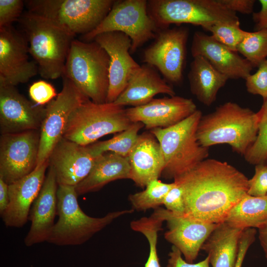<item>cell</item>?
<instances>
[{"label":"cell","instance_id":"19","mask_svg":"<svg viewBox=\"0 0 267 267\" xmlns=\"http://www.w3.org/2000/svg\"><path fill=\"white\" fill-rule=\"evenodd\" d=\"M97 157L92 154L88 145L62 138L48 160L49 166L55 171L58 184L75 186L88 176Z\"/></svg>","mask_w":267,"mask_h":267},{"label":"cell","instance_id":"36","mask_svg":"<svg viewBox=\"0 0 267 267\" xmlns=\"http://www.w3.org/2000/svg\"><path fill=\"white\" fill-rule=\"evenodd\" d=\"M24 5L21 0H0V27L11 26L19 20Z\"/></svg>","mask_w":267,"mask_h":267},{"label":"cell","instance_id":"20","mask_svg":"<svg viewBox=\"0 0 267 267\" xmlns=\"http://www.w3.org/2000/svg\"><path fill=\"white\" fill-rule=\"evenodd\" d=\"M49 167L42 187L30 210L28 220L31 225L24 239L26 246L47 242L55 223L58 184L53 168Z\"/></svg>","mask_w":267,"mask_h":267},{"label":"cell","instance_id":"32","mask_svg":"<svg viewBox=\"0 0 267 267\" xmlns=\"http://www.w3.org/2000/svg\"><path fill=\"white\" fill-rule=\"evenodd\" d=\"M237 52L254 67H258L267 58V29L247 32L245 38L237 48Z\"/></svg>","mask_w":267,"mask_h":267},{"label":"cell","instance_id":"37","mask_svg":"<svg viewBox=\"0 0 267 267\" xmlns=\"http://www.w3.org/2000/svg\"><path fill=\"white\" fill-rule=\"evenodd\" d=\"M29 94L33 101L39 106L50 102L57 95L54 87L43 80L33 83L29 87Z\"/></svg>","mask_w":267,"mask_h":267},{"label":"cell","instance_id":"27","mask_svg":"<svg viewBox=\"0 0 267 267\" xmlns=\"http://www.w3.org/2000/svg\"><path fill=\"white\" fill-rule=\"evenodd\" d=\"M193 58L188 74L191 92L200 102L210 106L216 101L219 90L228 78L204 57L196 56Z\"/></svg>","mask_w":267,"mask_h":267},{"label":"cell","instance_id":"42","mask_svg":"<svg viewBox=\"0 0 267 267\" xmlns=\"http://www.w3.org/2000/svg\"><path fill=\"white\" fill-rule=\"evenodd\" d=\"M219 1L228 10L243 14L253 13L255 2L254 0H219Z\"/></svg>","mask_w":267,"mask_h":267},{"label":"cell","instance_id":"11","mask_svg":"<svg viewBox=\"0 0 267 267\" xmlns=\"http://www.w3.org/2000/svg\"><path fill=\"white\" fill-rule=\"evenodd\" d=\"M63 87L45 107L40 128V139L36 168L47 161L57 144L63 137L72 113L89 99L67 78L62 76Z\"/></svg>","mask_w":267,"mask_h":267},{"label":"cell","instance_id":"7","mask_svg":"<svg viewBox=\"0 0 267 267\" xmlns=\"http://www.w3.org/2000/svg\"><path fill=\"white\" fill-rule=\"evenodd\" d=\"M113 0H28L27 11L46 18L75 36L87 34L102 22Z\"/></svg>","mask_w":267,"mask_h":267},{"label":"cell","instance_id":"16","mask_svg":"<svg viewBox=\"0 0 267 267\" xmlns=\"http://www.w3.org/2000/svg\"><path fill=\"white\" fill-rule=\"evenodd\" d=\"M45 110L30 102L15 86L0 80L1 134L40 130Z\"/></svg>","mask_w":267,"mask_h":267},{"label":"cell","instance_id":"30","mask_svg":"<svg viewBox=\"0 0 267 267\" xmlns=\"http://www.w3.org/2000/svg\"><path fill=\"white\" fill-rule=\"evenodd\" d=\"M174 185V182L168 183L158 179L152 180L143 190L129 195L132 209L137 211H144L159 208L163 205L165 196Z\"/></svg>","mask_w":267,"mask_h":267},{"label":"cell","instance_id":"4","mask_svg":"<svg viewBox=\"0 0 267 267\" xmlns=\"http://www.w3.org/2000/svg\"><path fill=\"white\" fill-rule=\"evenodd\" d=\"M202 112L197 109L181 122L167 128L150 130L158 141L164 160V178L175 179L206 159L209 148L201 146L197 137Z\"/></svg>","mask_w":267,"mask_h":267},{"label":"cell","instance_id":"45","mask_svg":"<svg viewBox=\"0 0 267 267\" xmlns=\"http://www.w3.org/2000/svg\"><path fill=\"white\" fill-rule=\"evenodd\" d=\"M259 239L267 260V223L258 228Z\"/></svg>","mask_w":267,"mask_h":267},{"label":"cell","instance_id":"23","mask_svg":"<svg viewBox=\"0 0 267 267\" xmlns=\"http://www.w3.org/2000/svg\"><path fill=\"white\" fill-rule=\"evenodd\" d=\"M128 158L131 168L130 179L137 186L145 187L162 176L163 156L158 141L150 132L139 134Z\"/></svg>","mask_w":267,"mask_h":267},{"label":"cell","instance_id":"26","mask_svg":"<svg viewBox=\"0 0 267 267\" xmlns=\"http://www.w3.org/2000/svg\"><path fill=\"white\" fill-rule=\"evenodd\" d=\"M130 165L128 157L107 152L98 156L89 174L75 186L78 196L101 189L108 183L130 179Z\"/></svg>","mask_w":267,"mask_h":267},{"label":"cell","instance_id":"31","mask_svg":"<svg viewBox=\"0 0 267 267\" xmlns=\"http://www.w3.org/2000/svg\"><path fill=\"white\" fill-rule=\"evenodd\" d=\"M258 119V132L254 142L243 156L250 164L258 165L267 163V99L257 113Z\"/></svg>","mask_w":267,"mask_h":267},{"label":"cell","instance_id":"22","mask_svg":"<svg viewBox=\"0 0 267 267\" xmlns=\"http://www.w3.org/2000/svg\"><path fill=\"white\" fill-rule=\"evenodd\" d=\"M49 160L30 174L8 184L9 203L0 216L7 227H21L28 221L31 207L43 185Z\"/></svg>","mask_w":267,"mask_h":267},{"label":"cell","instance_id":"41","mask_svg":"<svg viewBox=\"0 0 267 267\" xmlns=\"http://www.w3.org/2000/svg\"><path fill=\"white\" fill-rule=\"evenodd\" d=\"M180 251L174 246L169 253L168 264L171 267H209V260L207 256L204 260L197 263H189L183 260Z\"/></svg>","mask_w":267,"mask_h":267},{"label":"cell","instance_id":"1","mask_svg":"<svg viewBox=\"0 0 267 267\" xmlns=\"http://www.w3.org/2000/svg\"><path fill=\"white\" fill-rule=\"evenodd\" d=\"M248 180L227 162L207 158L174 182L182 190L184 214L204 222L219 223L248 194Z\"/></svg>","mask_w":267,"mask_h":267},{"label":"cell","instance_id":"14","mask_svg":"<svg viewBox=\"0 0 267 267\" xmlns=\"http://www.w3.org/2000/svg\"><path fill=\"white\" fill-rule=\"evenodd\" d=\"M29 53L23 33L12 25L0 27V80L16 86L38 74V65L29 60Z\"/></svg>","mask_w":267,"mask_h":267},{"label":"cell","instance_id":"18","mask_svg":"<svg viewBox=\"0 0 267 267\" xmlns=\"http://www.w3.org/2000/svg\"><path fill=\"white\" fill-rule=\"evenodd\" d=\"M197 110L191 99L174 95L153 98L145 104L126 109V113L132 123L140 122L151 130L175 125Z\"/></svg>","mask_w":267,"mask_h":267},{"label":"cell","instance_id":"13","mask_svg":"<svg viewBox=\"0 0 267 267\" xmlns=\"http://www.w3.org/2000/svg\"><path fill=\"white\" fill-rule=\"evenodd\" d=\"M40 129L1 134L0 138V178L10 184L36 168Z\"/></svg>","mask_w":267,"mask_h":267},{"label":"cell","instance_id":"17","mask_svg":"<svg viewBox=\"0 0 267 267\" xmlns=\"http://www.w3.org/2000/svg\"><path fill=\"white\" fill-rule=\"evenodd\" d=\"M155 210L167 222L165 239L178 248L189 263L197 258L205 240L218 223L204 222L185 214H178L166 209Z\"/></svg>","mask_w":267,"mask_h":267},{"label":"cell","instance_id":"29","mask_svg":"<svg viewBox=\"0 0 267 267\" xmlns=\"http://www.w3.org/2000/svg\"><path fill=\"white\" fill-rule=\"evenodd\" d=\"M144 127L140 122L133 123L126 130L118 133L113 137L89 145V147L95 156L111 152L128 157L138 140V132Z\"/></svg>","mask_w":267,"mask_h":267},{"label":"cell","instance_id":"33","mask_svg":"<svg viewBox=\"0 0 267 267\" xmlns=\"http://www.w3.org/2000/svg\"><path fill=\"white\" fill-rule=\"evenodd\" d=\"M204 30L211 32L217 41L236 52L247 33L240 27L239 21L217 23Z\"/></svg>","mask_w":267,"mask_h":267},{"label":"cell","instance_id":"43","mask_svg":"<svg viewBox=\"0 0 267 267\" xmlns=\"http://www.w3.org/2000/svg\"><path fill=\"white\" fill-rule=\"evenodd\" d=\"M261 8L258 12L253 13V19L257 31L267 29V0H259Z\"/></svg>","mask_w":267,"mask_h":267},{"label":"cell","instance_id":"34","mask_svg":"<svg viewBox=\"0 0 267 267\" xmlns=\"http://www.w3.org/2000/svg\"><path fill=\"white\" fill-rule=\"evenodd\" d=\"M162 225L158 222L150 221L142 223L138 231L147 239L149 246L148 259L144 267H163L161 266L157 252L158 234L162 229ZM166 267H171L169 265Z\"/></svg>","mask_w":267,"mask_h":267},{"label":"cell","instance_id":"2","mask_svg":"<svg viewBox=\"0 0 267 267\" xmlns=\"http://www.w3.org/2000/svg\"><path fill=\"white\" fill-rule=\"evenodd\" d=\"M258 123L257 113L236 103L226 102L202 115L197 137L203 147L227 144L234 152L244 156L257 138Z\"/></svg>","mask_w":267,"mask_h":267},{"label":"cell","instance_id":"8","mask_svg":"<svg viewBox=\"0 0 267 267\" xmlns=\"http://www.w3.org/2000/svg\"><path fill=\"white\" fill-rule=\"evenodd\" d=\"M132 123L124 106L89 99L72 113L63 138L88 146L104 135L126 130Z\"/></svg>","mask_w":267,"mask_h":267},{"label":"cell","instance_id":"38","mask_svg":"<svg viewBox=\"0 0 267 267\" xmlns=\"http://www.w3.org/2000/svg\"><path fill=\"white\" fill-rule=\"evenodd\" d=\"M248 194L253 196L267 195V165H255V174L248 180Z\"/></svg>","mask_w":267,"mask_h":267},{"label":"cell","instance_id":"9","mask_svg":"<svg viewBox=\"0 0 267 267\" xmlns=\"http://www.w3.org/2000/svg\"><path fill=\"white\" fill-rule=\"evenodd\" d=\"M147 12L159 29L190 24L205 30L217 23L239 21L219 0H149Z\"/></svg>","mask_w":267,"mask_h":267},{"label":"cell","instance_id":"10","mask_svg":"<svg viewBox=\"0 0 267 267\" xmlns=\"http://www.w3.org/2000/svg\"><path fill=\"white\" fill-rule=\"evenodd\" d=\"M159 29L147 12L146 0H114L106 17L91 32L83 35L84 41L90 42L102 33L120 32L132 40L131 54L148 41L154 39Z\"/></svg>","mask_w":267,"mask_h":267},{"label":"cell","instance_id":"24","mask_svg":"<svg viewBox=\"0 0 267 267\" xmlns=\"http://www.w3.org/2000/svg\"><path fill=\"white\" fill-rule=\"evenodd\" d=\"M176 94L173 88L161 77L153 66L144 63L132 75L124 91L114 102L124 106L136 107L151 101L158 94Z\"/></svg>","mask_w":267,"mask_h":267},{"label":"cell","instance_id":"5","mask_svg":"<svg viewBox=\"0 0 267 267\" xmlns=\"http://www.w3.org/2000/svg\"><path fill=\"white\" fill-rule=\"evenodd\" d=\"M109 67L108 55L97 43L74 40L62 76L91 101L104 103L108 91Z\"/></svg>","mask_w":267,"mask_h":267},{"label":"cell","instance_id":"40","mask_svg":"<svg viewBox=\"0 0 267 267\" xmlns=\"http://www.w3.org/2000/svg\"><path fill=\"white\" fill-rule=\"evenodd\" d=\"M257 230L254 228H245L241 234L236 262L234 267H242L246 254L250 246L255 240Z\"/></svg>","mask_w":267,"mask_h":267},{"label":"cell","instance_id":"39","mask_svg":"<svg viewBox=\"0 0 267 267\" xmlns=\"http://www.w3.org/2000/svg\"><path fill=\"white\" fill-rule=\"evenodd\" d=\"M174 186L168 192L163 201L165 209L178 214H185V205L181 187L175 182Z\"/></svg>","mask_w":267,"mask_h":267},{"label":"cell","instance_id":"44","mask_svg":"<svg viewBox=\"0 0 267 267\" xmlns=\"http://www.w3.org/2000/svg\"><path fill=\"white\" fill-rule=\"evenodd\" d=\"M9 203L8 184L0 178V214L4 212Z\"/></svg>","mask_w":267,"mask_h":267},{"label":"cell","instance_id":"15","mask_svg":"<svg viewBox=\"0 0 267 267\" xmlns=\"http://www.w3.org/2000/svg\"><path fill=\"white\" fill-rule=\"evenodd\" d=\"M93 41L107 53L109 58V87L106 102H115L140 67L132 57V40L120 32H108L96 36Z\"/></svg>","mask_w":267,"mask_h":267},{"label":"cell","instance_id":"21","mask_svg":"<svg viewBox=\"0 0 267 267\" xmlns=\"http://www.w3.org/2000/svg\"><path fill=\"white\" fill-rule=\"evenodd\" d=\"M191 52L193 57L206 58L219 72L228 79H245L254 68L253 65L238 52L233 51L217 41L211 35L201 32L193 35Z\"/></svg>","mask_w":267,"mask_h":267},{"label":"cell","instance_id":"28","mask_svg":"<svg viewBox=\"0 0 267 267\" xmlns=\"http://www.w3.org/2000/svg\"><path fill=\"white\" fill-rule=\"evenodd\" d=\"M224 221L243 229H258L267 223V195L247 194L230 210Z\"/></svg>","mask_w":267,"mask_h":267},{"label":"cell","instance_id":"25","mask_svg":"<svg viewBox=\"0 0 267 267\" xmlns=\"http://www.w3.org/2000/svg\"><path fill=\"white\" fill-rule=\"evenodd\" d=\"M244 229L225 221L218 223L201 249L208 254L212 267H235Z\"/></svg>","mask_w":267,"mask_h":267},{"label":"cell","instance_id":"3","mask_svg":"<svg viewBox=\"0 0 267 267\" xmlns=\"http://www.w3.org/2000/svg\"><path fill=\"white\" fill-rule=\"evenodd\" d=\"M29 53L46 79L62 77L74 35L51 21L28 11L19 19Z\"/></svg>","mask_w":267,"mask_h":267},{"label":"cell","instance_id":"35","mask_svg":"<svg viewBox=\"0 0 267 267\" xmlns=\"http://www.w3.org/2000/svg\"><path fill=\"white\" fill-rule=\"evenodd\" d=\"M253 74H250L245 80L247 91L267 99V58L258 66Z\"/></svg>","mask_w":267,"mask_h":267},{"label":"cell","instance_id":"12","mask_svg":"<svg viewBox=\"0 0 267 267\" xmlns=\"http://www.w3.org/2000/svg\"><path fill=\"white\" fill-rule=\"evenodd\" d=\"M189 29L185 27L159 29L143 53V61L154 67L169 83L183 79Z\"/></svg>","mask_w":267,"mask_h":267},{"label":"cell","instance_id":"6","mask_svg":"<svg viewBox=\"0 0 267 267\" xmlns=\"http://www.w3.org/2000/svg\"><path fill=\"white\" fill-rule=\"evenodd\" d=\"M78 196L75 186L58 185V219L48 242L58 246L82 245L117 218L134 211L131 209L110 212L101 218L91 217L82 211Z\"/></svg>","mask_w":267,"mask_h":267}]
</instances>
